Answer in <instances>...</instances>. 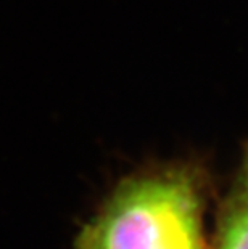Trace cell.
<instances>
[{
  "mask_svg": "<svg viewBox=\"0 0 248 249\" xmlns=\"http://www.w3.org/2000/svg\"><path fill=\"white\" fill-rule=\"evenodd\" d=\"M207 174L172 162L126 177L82 227L76 249H207Z\"/></svg>",
  "mask_w": 248,
  "mask_h": 249,
  "instance_id": "cell-1",
  "label": "cell"
},
{
  "mask_svg": "<svg viewBox=\"0 0 248 249\" xmlns=\"http://www.w3.org/2000/svg\"><path fill=\"white\" fill-rule=\"evenodd\" d=\"M214 249H248V142L221 206Z\"/></svg>",
  "mask_w": 248,
  "mask_h": 249,
  "instance_id": "cell-2",
  "label": "cell"
}]
</instances>
